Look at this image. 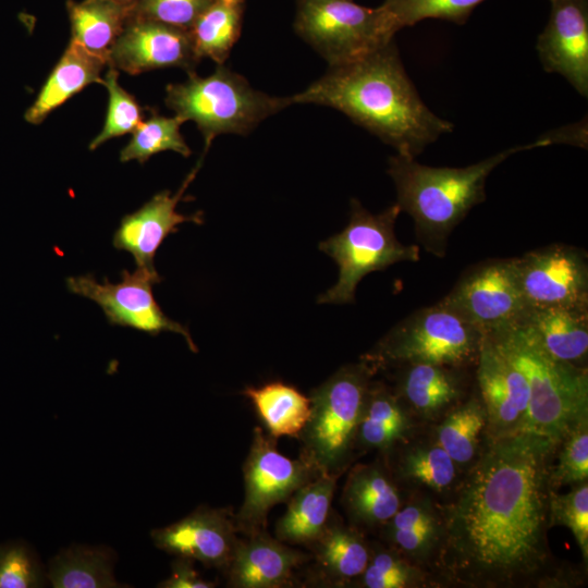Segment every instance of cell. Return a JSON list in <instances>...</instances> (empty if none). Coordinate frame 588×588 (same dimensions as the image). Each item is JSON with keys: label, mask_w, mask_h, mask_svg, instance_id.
<instances>
[{"label": "cell", "mask_w": 588, "mask_h": 588, "mask_svg": "<svg viewBox=\"0 0 588 588\" xmlns=\"http://www.w3.org/2000/svg\"><path fill=\"white\" fill-rule=\"evenodd\" d=\"M558 444L530 432L486 437L441 516L438 566L456 584L513 587L548 567L550 475Z\"/></svg>", "instance_id": "obj_1"}, {"label": "cell", "mask_w": 588, "mask_h": 588, "mask_svg": "<svg viewBox=\"0 0 588 588\" xmlns=\"http://www.w3.org/2000/svg\"><path fill=\"white\" fill-rule=\"evenodd\" d=\"M286 99L290 106L336 109L407 158L415 159L454 128L424 103L394 40L352 61L329 65L318 81Z\"/></svg>", "instance_id": "obj_2"}, {"label": "cell", "mask_w": 588, "mask_h": 588, "mask_svg": "<svg viewBox=\"0 0 588 588\" xmlns=\"http://www.w3.org/2000/svg\"><path fill=\"white\" fill-rule=\"evenodd\" d=\"M534 149L531 143L511 147L463 168L430 167L401 155L389 159L388 173L396 189V205L415 224L426 252L443 258L453 230L486 200L489 174L513 154Z\"/></svg>", "instance_id": "obj_3"}, {"label": "cell", "mask_w": 588, "mask_h": 588, "mask_svg": "<svg viewBox=\"0 0 588 588\" xmlns=\"http://www.w3.org/2000/svg\"><path fill=\"white\" fill-rule=\"evenodd\" d=\"M486 335L527 381V432L559 445L575 425L588 418L587 368L551 356L524 324Z\"/></svg>", "instance_id": "obj_4"}, {"label": "cell", "mask_w": 588, "mask_h": 588, "mask_svg": "<svg viewBox=\"0 0 588 588\" xmlns=\"http://www.w3.org/2000/svg\"><path fill=\"white\" fill-rule=\"evenodd\" d=\"M375 373L360 360L341 367L310 391V415L297 439L299 456L320 475L339 478L348 467Z\"/></svg>", "instance_id": "obj_5"}, {"label": "cell", "mask_w": 588, "mask_h": 588, "mask_svg": "<svg viewBox=\"0 0 588 588\" xmlns=\"http://www.w3.org/2000/svg\"><path fill=\"white\" fill-rule=\"evenodd\" d=\"M166 91V105L175 115L196 123L205 140L204 155L218 135H246L262 120L290 106L286 97L254 89L223 64L206 77L191 72L185 82L170 84Z\"/></svg>", "instance_id": "obj_6"}, {"label": "cell", "mask_w": 588, "mask_h": 588, "mask_svg": "<svg viewBox=\"0 0 588 588\" xmlns=\"http://www.w3.org/2000/svg\"><path fill=\"white\" fill-rule=\"evenodd\" d=\"M483 333L439 301L396 323L360 357L375 372L408 364L476 365Z\"/></svg>", "instance_id": "obj_7"}, {"label": "cell", "mask_w": 588, "mask_h": 588, "mask_svg": "<svg viewBox=\"0 0 588 588\" xmlns=\"http://www.w3.org/2000/svg\"><path fill=\"white\" fill-rule=\"evenodd\" d=\"M400 213L396 204L380 213H371L357 199L351 200L347 225L319 244V249L336 262L339 278L332 287L319 295L318 303H353L358 283L368 273L397 262L419 260V247L404 245L395 235Z\"/></svg>", "instance_id": "obj_8"}, {"label": "cell", "mask_w": 588, "mask_h": 588, "mask_svg": "<svg viewBox=\"0 0 588 588\" xmlns=\"http://www.w3.org/2000/svg\"><path fill=\"white\" fill-rule=\"evenodd\" d=\"M294 27L329 65L384 46L397 32L381 5L366 8L352 0H298Z\"/></svg>", "instance_id": "obj_9"}, {"label": "cell", "mask_w": 588, "mask_h": 588, "mask_svg": "<svg viewBox=\"0 0 588 588\" xmlns=\"http://www.w3.org/2000/svg\"><path fill=\"white\" fill-rule=\"evenodd\" d=\"M318 476L307 461L299 455L297 458L283 455L277 448V439L255 427L243 464L244 500L234 514L238 534L250 536L267 530L271 509L286 503L295 491Z\"/></svg>", "instance_id": "obj_10"}, {"label": "cell", "mask_w": 588, "mask_h": 588, "mask_svg": "<svg viewBox=\"0 0 588 588\" xmlns=\"http://www.w3.org/2000/svg\"><path fill=\"white\" fill-rule=\"evenodd\" d=\"M441 301L483 334L519 324L528 310L514 258L490 259L473 266Z\"/></svg>", "instance_id": "obj_11"}, {"label": "cell", "mask_w": 588, "mask_h": 588, "mask_svg": "<svg viewBox=\"0 0 588 588\" xmlns=\"http://www.w3.org/2000/svg\"><path fill=\"white\" fill-rule=\"evenodd\" d=\"M161 280L159 274L136 268L133 272L123 270L118 283L107 278L98 282L93 274L69 277L65 283L71 293L98 304L110 324L133 328L150 335L164 331L179 333L188 348L197 353L188 329L170 319L155 299L152 286Z\"/></svg>", "instance_id": "obj_12"}, {"label": "cell", "mask_w": 588, "mask_h": 588, "mask_svg": "<svg viewBox=\"0 0 588 588\" xmlns=\"http://www.w3.org/2000/svg\"><path fill=\"white\" fill-rule=\"evenodd\" d=\"M527 309L588 307V261L574 246L553 244L514 257Z\"/></svg>", "instance_id": "obj_13"}, {"label": "cell", "mask_w": 588, "mask_h": 588, "mask_svg": "<svg viewBox=\"0 0 588 588\" xmlns=\"http://www.w3.org/2000/svg\"><path fill=\"white\" fill-rule=\"evenodd\" d=\"M199 60L187 29L132 15L111 48L108 65L131 75L166 68L191 73Z\"/></svg>", "instance_id": "obj_14"}, {"label": "cell", "mask_w": 588, "mask_h": 588, "mask_svg": "<svg viewBox=\"0 0 588 588\" xmlns=\"http://www.w3.org/2000/svg\"><path fill=\"white\" fill-rule=\"evenodd\" d=\"M154 544L175 556L187 558L221 572L229 565L238 531L229 509L200 505L180 520L150 532Z\"/></svg>", "instance_id": "obj_15"}, {"label": "cell", "mask_w": 588, "mask_h": 588, "mask_svg": "<svg viewBox=\"0 0 588 588\" xmlns=\"http://www.w3.org/2000/svg\"><path fill=\"white\" fill-rule=\"evenodd\" d=\"M476 376L487 414V436L527 432L529 389L524 375L483 335Z\"/></svg>", "instance_id": "obj_16"}, {"label": "cell", "mask_w": 588, "mask_h": 588, "mask_svg": "<svg viewBox=\"0 0 588 588\" xmlns=\"http://www.w3.org/2000/svg\"><path fill=\"white\" fill-rule=\"evenodd\" d=\"M548 23L538 36L543 69L562 75L588 96V0H550Z\"/></svg>", "instance_id": "obj_17"}, {"label": "cell", "mask_w": 588, "mask_h": 588, "mask_svg": "<svg viewBox=\"0 0 588 588\" xmlns=\"http://www.w3.org/2000/svg\"><path fill=\"white\" fill-rule=\"evenodd\" d=\"M200 166L201 159L175 194H171L168 189L162 191L139 209L121 219L112 243L118 250L128 252L133 256L137 269L158 274L154 259L166 237L176 233L179 225L184 222L196 224L204 222L201 212L183 215L176 211L177 204L183 199L185 189Z\"/></svg>", "instance_id": "obj_18"}, {"label": "cell", "mask_w": 588, "mask_h": 588, "mask_svg": "<svg viewBox=\"0 0 588 588\" xmlns=\"http://www.w3.org/2000/svg\"><path fill=\"white\" fill-rule=\"evenodd\" d=\"M309 559L307 551L264 530L238 539L223 574L231 588H289L298 583L297 573Z\"/></svg>", "instance_id": "obj_19"}, {"label": "cell", "mask_w": 588, "mask_h": 588, "mask_svg": "<svg viewBox=\"0 0 588 588\" xmlns=\"http://www.w3.org/2000/svg\"><path fill=\"white\" fill-rule=\"evenodd\" d=\"M305 586L341 588L354 584L364 573L371 544L358 528L344 524L332 511L320 536L306 548Z\"/></svg>", "instance_id": "obj_20"}, {"label": "cell", "mask_w": 588, "mask_h": 588, "mask_svg": "<svg viewBox=\"0 0 588 588\" xmlns=\"http://www.w3.org/2000/svg\"><path fill=\"white\" fill-rule=\"evenodd\" d=\"M341 503L348 524L379 529L403 505L397 482L384 460L354 466L343 487Z\"/></svg>", "instance_id": "obj_21"}, {"label": "cell", "mask_w": 588, "mask_h": 588, "mask_svg": "<svg viewBox=\"0 0 588 588\" xmlns=\"http://www.w3.org/2000/svg\"><path fill=\"white\" fill-rule=\"evenodd\" d=\"M108 62L70 40L33 105L25 112L30 124H40L53 110L86 86L100 83Z\"/></svg>", "instance_id": "obj_22"}, {"label": "cell", "mask_w": 588, "mask_h": 588, "mask_svg": "<svg viewBox=\"0 0 588 588\" xmlns=\"http://www.w3.org/2000/svg\"><path fill=\"white\" fill-rule=\"evenodd\" d=\"M336 480L320 475L295 491L274 525V537L293 547L310 546L329 522Z\"/></svg>", "instance_id": "obj_23"}, {"label": "cell", "mask_w": 588, "mask_h": 588, "mask_svg": "<svg viewBox=\"0 0 588 588\" xmlns=\"http://www.w3.org/2000/svg\"><path fill=\"white\" fill-rule=\"evenodd\" d=\"M519 324L526 326L554 358L584 367L588 353V307L529 309Z\"/></svg>", "instance_id": "obj_24"}, {"label": "cell", "mask_w": 588, "mask_h": 588, "mask_svg": "<svg viewBox=\"0 0 588 588\" xmlns=\"http://www.w3.org/2000/svg\"><path fill=\"white\" fill-rule=\"evenodd\" d=\"M395 393L414 412L434 416L453 405L462 393V369L433 364L399 366Z\"/></svg>", "instance_id": "obj_25"}, {"label": "cell", "mask_w": 588, "mask_h": 588, "mask_svg": "<svg viewBox=\"0 0 588 588\" xmlns=\"http://www.w3.org/2000/svg\"><path fill=\"white\" fill-rule=\"evenodd\" d=\"M408 411L400 396L382 382L371 381L358 426L356 448L388 453L411 428Z\"/></svg>", "instance_id": "obj_26"}, {"label": "cell", "mask_w": 588, "mask_h": 588, "mask_svg": "<svg viewBox=\"0 0 588 588\" xmlns=\"http://www.w3.org/2000/svg\"><path fill=\"white\" fill-rule=\"evenodd\" d=\"M115 552L105 546L72 544L53 556L47 580L54 588H118Z\"/></svg>", "instance_id": "obj_27"}, {"label": "cell", "mask_w": 588, "mask_h": 588, "mask_svg": "<svg viewBox=\"0 0 588 588\" xmlns=\"http://www.w3.org/2000/svg\"><path fill=\"white\" fill-rule=\"evenodd\" d=\"M133 11L134 7L112 0L69 2L71 40L108 62L111 48L132 17Z\"/></svg>", "instance_id": "obj_28"}, {"label": "cell", "mask_w": 588, "mask_h": 588, "mask_svg": "<svg viewBox=\"0 0 588 588\" xmlns=\"http://www.w3.org/2000/svg\"><path fill=\"white\" fill-rule=\"evenodd\" d=\"M242 394L254 405L266 432L278 439L298 438L310 415V400L295 387L273 381L246 387Z\"/></svg>", "instance_id": "obj_29"}, {"label": "cell", "mask_w": 588, "mask_h": 588, "mask_svg": "<svg viewBox=\"0 0 588 588\" xmlns=\"http://www.w3.org/2000/svg\"><path fill=\"white\" fill-rule=\"evenodd\" d=\"M243 19V1L215 0L188 29L199 59L223 64L237 41Z\"/></svg>", "instance_id": "obj_30"}, {"label": "cell", "mask_w": 588, "mask_h": 588, "mask_svg": "<svg viewBox=\"0 0 588 588\" xmlns=\"http://www.w3.org/2000/svg\"><path fill=\"white\" fill-rule=\"evenodd\" d=\"M385 464L395 481L434 491L448 489L456 478V464L438 442L411 445L400 451L393 465Z\"/></svg>", "instance_id": "obj_31"}, {"label": "cell", "mask_w": 588, "mask_h": 588, "mask_svg": "<svg viewBox=\"0 0 588 588\" xmlns=\"http://www.w3.org/2000/svg\"><path fill=\"white\" fill-rule=\"evenodd\" d=\"M487 426V414L482 402L471 397L451 411L437 429V442L457 465L474 460L478 439Z\"/></svg>", "instance_id": "obj_32"}, {"label": "cell", "mask_w": 588, "mask_h": 588, "mask_svg": "<svg viewBox=\"0 0 588 588\" xmlns=\"http://www.w3.org/2000/svg\"><path fill=\"white\" fill-rule=\"evenodd\" d=\"M183 123L176 115L164 117L150 109L149 118L142 121L132 133L128 144L121 150L120 161L136 160L143 164L151 156L164 150L188 157L192 150L180 132Z\"/></svg>", "instance_id": "obj_33"}, {"label": "cell", "mask_w": 588, "mask_h": 588, "mask_svg": "<svg viewBox=\"0 0 588 588\" xmlns=\"http://www.w3.org/2000/svg\"><path fill=\"white\" fill-rule=\"evenodd\" d=\"M425 575L408 559L384 546H371L369 562L354 583L364 588H412L425 584Z\"/></svg>", "instance_id": "obj_34"}, {"label": "cell", "mask_w": 588, "mask_h": 588, "mask_svg": "<svg viewBox=\"0 0 588 588\" xmlns=\"http://www.w3.org/2000/svg\"><path fill=\"white\" fill-rule=\"evenodd\" d=\"M102 85L108 90V109L100 133L90 142L94 150L105 142L133 133L143 121V110L137 100L119 84V72L108 65Z\"/></svg>", "instance_id": "obj_35"}, {"label": "cell", "mask_w": 588, "mask_h": 588, "mask_svg": "<svg viewBox=\"0 0 588 588\" xmlns=\"http://www.w3.org/2000/svg\"><path fill=\"white\" fill-rule=\"evenodd\" d=\"M482 1L485 0H384L381 7L400 30L425 19L464 24Z\"/></svg>", "instance_id": "obj_36"}, {"label": "cell", "mask_w": 588, "mask_h": 588, "mask_svg": "<svg viewBox=\"0 0 588 588\" xmlns=\"http://www.w3.org/2000/svg\"><path fill=\"white\" fill-rule=\"evenodd\" d=\"M47 581V571L26 542L0 544V588H39Z\"/></svg>", "instance_id": "obj_37"}, {"label": "cell", "mask_w": 588, "mask_h": 588, "mask_svg": "<svg viewBox=\"0 0 588 588\" xmlns=\"http://www.w3.org/2000/svg\"><path fill=\"white\" fill-rule=\"evenodd\" d=\"M558 464L551 469V488L579 485L588 478V418L575 425L558 445Z\"/></svg>", "instance_id": "obj_38"}, {"label": "cell", "mask_w": 588, "mask_h": 588, "mask_svg": "<svg viewBox=\"0 0 588 588\" xmlns=\"http://www.w3.org/2000/svg\"><path fill=\"white\" fill-rule=\"evenodd\" d=\"M550 525L566 526L573 534L581 556L588 560V485H576L568 493L551 491Z\"/></svg>", "instance_id": "obj_39"}, {"label": "cell", "mask_w": 588, "mask_h": 588, "mask_svg": "<svg viewBox=\"0 0 588 588\" xmlns=\"http://www.w3.org/2000/svg\"><path fill=\"white\" fill-rule=\"evenodd\" d=\"M215 0H140L133 16L189 29Z\"/></svg>", "instance_id": "obj_40"}, {"label": "cell", "mask_w": 588, "mask_h": 588, "mask_svg": "<svg viewBox=\"0 0 588 588\" xmlns=\"http://www.w3.org/2000/svg\"><path fill=\"white\" fill-rule=\"evenodd\" d=\"M388 547L406 559H418L437 548L441 536V520L432 524L399 528L379 529Z\"/></svg>", "instance_id": "obj_41"}, {"label": "cell", "mask_w": 588, "mask_h": 588, "mask_svg": "<svg viewBox=\"0 0 588 588\" xmlns=\"http://www.w3.org/2000/svg\"><path fill=\"white\" fill-rule=\"evenodd\" d=\"M441 516L427 500H415L403 504L400 510L379 529H399L432 524Z\"/></svg>", "instance_id": "obj_42"}, {"label": "cell", "mask_w": 588, "mask_h": 588, "mask_svg": "<svg viewBox=\"0 0 588 588\" xmlns=\"http://www.w3.org/2000/svg\"><path fill=\"white\" fill-rule=\"evenodd\" d=\"M217 581L205 579L195 567V561L175 556L170 575L160 581L159 588H213Z\"/></svg>", "instance_id": "obj_43"}, {"label": "cell", "mask_w": 588, "mask_h": 588, "mask_svg": "<svg viewBox=\"0 0 588 588\" xmlns=\"http://www.w3.org/2000/svg\"><path fill=\"white\" fill-rule=\"evenodd\" d=\"M532 144L534 148L549 146L553 144H566L577 146L580 148H587L588 144V125L587 119L561 126L559 128L551 130L550 132L541 135Z\"/></svg>", "instance_id": "obj_44"}, {"label": "cell", "mask_w": 588, "mask_h": 588, "mask_svg": "<svg viewBox=\"0 0 588 588\" xmlns=\"http://www.w3.org/2000/svg\"><path fill=\"white\" fill-rule=\"evenodd\" d=\"M112 1L126 5V7H135L140 0H112Z\"/></svg>", "instance_id": "obj_45"}, {"label": "cell", "mask_w": 588, "mask_h": 588, "mask_svg": "<svg viewBox=\"0 0 588 588\" xmlns=\"http://www.w3.org/2000/svg\"><path fill=\"white\" fill-rule=\"evenodd\" d=\"M236 1H243V0H236Z\"/></svg>", "instance_id": "obj_46"}]
</instances>
